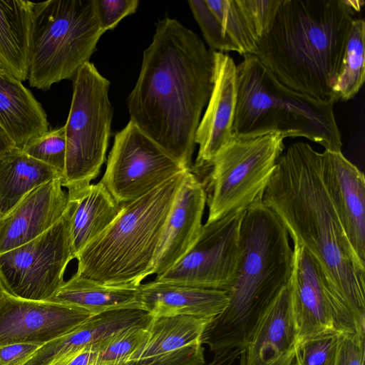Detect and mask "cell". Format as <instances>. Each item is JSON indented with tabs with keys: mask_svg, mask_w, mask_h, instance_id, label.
Returning a JSON list of instances; mask_svg holds the SVG:
<instances>
[{
	"mask_svg": "<svg viewBox=\"0 0 365 365\" xmlns=\"http://www.w3.org/2000/svg\"><path fill=\"white\" fill-rule=\"evenodd\" d=\"M214 73V51L193 31L165 17L157 23L127 99L130 120L187 170Z\"/></svg>",
	"mask_w": 365,
	"mask_h": 365,
	"instance_id": "1",
	"label": "cell"
},
{
	"mask_svg": "<svg viewBox=\"0 0 365 365\" xmlns=\"http://www.w3.org/2000/svg\"><path fill=\"white\" fill-rule=\"evenodd\" d=\"M322 153L290 144L279 158L262 195L288 235L322 264L365 332V264L350 245L321 176Z\"/></svg>",
	"mask_w": 365,
	"mask_h": 365,
	"instance_id": "2",
	"label": "cell"
},
{
	"mask_svg": "<svg viewBox=\"0 0 365 365\" xmlns=\"http://www.w3.org/2000/svg\"><path fill=\"white\" fill-rule=\"evenodd\" d=\"M355 14L348 0H281L255 56L285 86L334 104Z\"/></svg>",
	"mask_w": 365,
	"mask_h": 365,
	"instance_id": "3",
	"label": "cell"
},
{
	"mask_svg": "<svg viewBox=\"0 0 365 365\" xmlns=\"http://www.w3.org/2000/svg\"><path fill=\"white\" fill-rule=\"evenodd\" d=\"M240 242L242 256L227 292V306L211 320L200 339L214 353L242 347L293 273L294 252L287 231L262 198L245 210Z\"/></svg>",
	"mask_w": 365,
	"mask_h": 365,
	"instance_id": "4",
	"label": "cell"
},
{
	"mask_svg": "<svg viewBox=\"0 0 365 365\" xmlns=\"http://www.w3.org/2000/svg\"><path fill=\"white\" fill-rule=\"evenodd\" d=\"M186 172L124 203L113 222L78 254L75 274L106 286L139 287L151 275L166 217Z\"/></svg>",
	"mask_w": 365,
	"mask_h": 365,
	"instance_id": "5",
	"label": "cell"
},
{
	"mask_svg": "<svg viewBox=\"0 0 365 365\" xmlns=\"http://www.w3.org/2000/svg\"><path fill=\"white\" fill-rule=\"evenodd\" d=\"M237 85L234 135L276 132L341 151L334 104L285 86L254 55L245 56L237 66Z\"/></svg>",
	"mask_w": 365,
	"mask_h": 365,
	"instance_id": "6",
	"label": "cell"
},
{
	"mask_svg": "<svg viewBox=\"0 0 365 365\" xmlns=\"http://www.w3.org/2000/svg\"><path fill=\"white\" fill-rule=\"evenodd\" d=\"M103 31L95 0L33 2L28 77L31 86L48 91L73 79L96 51Z\"/></svg>",
	"mask_w": 365,
	"mask_h": 365,
	"instance_id": "7",
	"label": "cell"
},
{
	"mask_svg": "<svg viewBox=\"0 0 365 365\" xmlns=\"http://www.w3.org/2000/svg\"><path fill=\"white\" fill-rule=\"evenodd\" d=\"M284 138L269 132L234 135L214 159L205 183L207 222L246 210L262 198L284 152Z\"/></svg>",
	"mask_w": 365,
	"mask_h": 365,
	"instance_id": "8",
	"label": "cell"
},
{
	"mask_svg": "<svg viewBox=\"0 0 365 365\" xmlns=\"http://www.w3.org/2000/svg\"><path fill=\"white\" fill-rule=\"evenodd\" d=\"M73 80L64 125L66 156L62 184L67 190L86 187L98 176L106 160L113 117L110 81L93 63H86Z\"/></svg>",
	"mask_w": 365,
	"mask_h": 365,
	"instance_id": "9",
	"label": "cell"
},
{
	"mask_svg": "<svg viewBox=\"0 0 365 365\" xmlns=\"http://www.w3.org/2000/svg\"><path fill=\"white\" fill-rule=\"evenodd\" d=\"M73 259L66 210L44 233L0 254V281L11 296L48 301L64 282L66 269Z\"/></svg>",
	"mask_w": 365,
	"mask_h": 365,
	"instance_id": "10",
	"label": "cell"
},
{
	"mask_svg": "<svg viewBox=\"0 0 365 365\" xmlns=\"http://www.w3.org/2000/svg\"><path fill=\"white\" fill-rule=\"evenodd\" d=\"M245 210H237L202 225L198 239L158 282L227 292L242 256L240 227Z\"/></svg>",
	"mask_w": 365,
	"mask_h": 365,
	"instance_id": "11",
	"label": "cell"
},
{
	"mask_svg": "<svg viewBox=\"0 0 365 365\" xmlns=\"http://www.w3.org/2000/svg\"><path fill=\"white\" fill-rule=\"evenodd\" d=\"M185 170L130 120L114 137L100 182L124 204Z\"/></svg>",
	"mask_w": 365,
	"mask_h": 365,
	"instance_id": "12",
	"label": "cell"
},
{
	"mask_svg": "<svg viewBox=\"0 0 365 365\" xmlns=\"http://www.w3.org/2000/svg\"><path fill=\"white\" fill-rule=\"evenodd\" d=\"M293 252L292 303L299 344L331 330L365 335L319 261L299 244L294 243Z\"/></svg>",
	"mask_w": 365,
	"mask_h": 365,
	"instance_id": "13",
	"label": "cell"
},
{
	"mask_svg": "<svg viewBox=\"0 0 365 365\" xmlns=\"http://www.w3.org/2000/svg\"><path fill=\"white\" fill-rule=\"evenodd\" d=\"M92 317L80 308L20 299L6 293L0 300V346L43 345L73 331Z\"/></svg>",
	"mask_w": 365,
	"mask_h": 365,
	"instance_id": "14",
	"label": "cell"
},
{
	"mask_svg": "<svg viewBox=\"0 0 365 365\" xmlns=\"http://www.w3.org/2000/svg\"><path fill=\"white\" fill-rule=\"evenodd\" d=\"M214 57L213 88L195 136L199 149L190 170L195 175L210 171L215 157L234 136L237 65L227 53L214 51Z\"/></svg>",
	"mask_w": 365,
	"mask_h": 365,
	"instance_id": "15",
	"label": "cell"
},
{
	"mask_svg": "<svg viewBox=\"0 0 365 365\" xmlns=\"http://www.w3.org/2000/svg\"><path fill=\"white\" fill-rule=\"evenodd\" d=\"M299 346L290 279L240 349V365H298Z\"/></svg>",
	"mask_w": 365,
	"mask_h": 365,
	"instance_id": "16",
	"label": "cell"
},
{
	"mask_svg": "<svg viewBox=\"0 0 365 365\" xmlns=\"http://www.w3.org/2000/svg\"><path fill=\"white\" fill-rule=\"evenodd\" d=\"M206 200L203 184L187 170L166 217L150 274L165 273L195 245L202 230Z\"/></svg>",
	"mask_w": 365,
	"mask_h": 365,
	"instance_id": "17",
	"label": "cell"
},
{
	"mask_svg": "<svg viewBox=\"0 0 365 365\" xmlns=\"http://www.w3.org/2000/svg\"><path fill=\"white\" fill-rule=\"evenodd\" d=\"M324 186L355 253L365 264V179L341 152L322 153Z\"/></svg>",
	"mask_w": 365,
	"mask_h": 365,
	"instance_id": "18",
	"label": "cell"
},
{
	"mask_svg": "<svg viewBox=\"0 0 365 365\" xmlns=\"http://www.w3.org/2000/svg\"><path fill=\"white\" fill-rule=\"evenodd\" d=\"M67 192L61 178L31 190L0 218V254L24 245L44 233L63 216Z\"/></svg>",
	"mask_w": 365,
	"mask_h": 365,
	"instance_id": "19",
	"label": "cell"
},
{
	"mask_svg": "<svg viewBox=\"0 0 365 365\" xmlns=\"http://www.w3.org/2000/svg\"><path fill=\"white\" fill-rule=\"evenodd\" d=\"M139 291L143 309L152 317L190 315L214 318L228 304L225 291L156 280L140 284Z\"/></svg>",
	"mask_w": 365,
	"mask_h": 365,
	"instance_id": "20",
	"label": "cell"
},
{
	"mask_svg": "<svg viewBox=\"0 0 365 365\" xmlns=\"http://www.w3.org/2000/svg\"><path fill=\"white\" fill-rule=\"evenodd\" d=\"M67 212L75 259L92 240L116 218L123 205L118 202L100 181L67 190Z\"/></svg>",
	"mask_w": 365,
	"mask_h": 365,
	"instance_id": "21",
	"label": "cell"
},
{
	"mask_svg": "<svg viewBox=\"0 0 365 365\" xmlns=\"http://www.w3.org/2000/svg\"><path fill=\"white\" fill-rule=\"evenodd\" d=\"M0 126L19 150L48 130L47 116L40 103L21 81L2 71Z\"/></svg>",
	"mask_w": 365,
	"mask_h": 365,
	"instance_id": "22",
	"label": "cell"
},
{
	"mask_svg": "<svg viewBox=\"0 0 365 365\" xmlns=\"http://www.w3.org/2000/svg\"><path fill=\"white\" fill-rule=\"evenodd\" d=\"M48 301L82 309L92 316L115 310H143L139 287L106 286L75 274Z\"/></svg>",
	"mask_w": 365,
	"mask_h": 365,
	"instance_id": "23",
	"label": "cell"
},
{
	"mask_svg": "<svg viewBox=\"0 0 365 365\" xmlns=\"http://www.w3.org/2000/svg\"><path fill=\"white\" fill-rule=\"evenodd\" d=\"M33 2L0 0V61L20 81L28 77Z\"/></svg>",
	"mask_w": 365,
	"mask_h": 365,
	"instance_id": "24",
	"label": "cell"
},
{
	"mask_svg": "<svg viewBox=\"0 0 365 365\" xmlns=\"http://www.w3.org/2000/svg\"><path fill=\"white\" fill-rule=\"evenodd\" d=\"M62 175L14 148L0 158V218L36 187Z\"/></svg>",
	"mask_w": 365,
	"mask_h": 365,
	"instance_id": "25",
	"label": "cell"
},
{
	"mask_svg": "<svg viewBox=\"0 0 365 365\" xmlns=\"http://www.w3.org/2000/svg\"><path fill=\"white\" fill-rule=\"evenodd\" d=\"M212 319L190 315L152 317L145 328L148 338L138 359L159 356L200 342L205 328Z\"/></svg>",
	"mask_w": 365,
	"mask_h": 365,
	"instance_id": "26",
	"label": "cell"
},
{
	"mask_svg": "<svg viewBox=\"0 0 365 365\" xmlns=\"http://www.w3.org/2000/svg\"><path fill=\"white\" fill-rule=\"evenodd\" d=\"M365 21L354 19L346 46L341 68L333 88L336 101L352 99L364 82Z\"/></svg>",
	"mask_w": 365,
	"mask_h": 365,
	"instance_id": "27",
	"label": "cell"
},
{
	"mask_svg": "<svg viewBox=\"0 0 365 365\" xmlns=\"http://www.w3.org/2000/svg\"><path fill=\"white\" fill-rule=\"evenodd\" d=\"M148 338L145 327L132 326L97 342L94 365H124L138 360Z\"/></svg>",
	"mask_w": 365,
	"mask_h": 365,
	"instance_id": "28",
	"label": "cell"
},
{
	"mask_svg": "<svg viewBox=\"0 0 365 365\" xmlns=\"http://www.w3.org/2000/svg\"><path fill=\"white\" fill-rule=\"evenodd\" d=\"M240 55H255L258 41L238 0H205Z\"/></svg>",
	"mask_w": 365,
	"mask_h": 365,
	"instance_id": "29",
	"label": "cell"
},
{
	"mask_svg": "<svg viewBox=\"0 0 365 365\" xmlns=\"http://www.w3.org/2000/svg\"><path fill=\"white\" fill-rule=\"evenodd\" d=\"M21 150L29 156L56 170L63 179L66 156L64 125L47 130L28 143Z\"/></svg>",
	"mask_w": 365,
	"mask_h": 365,
	"instance_id": "30",
	"label": "cell"
},
{
	"mask_svg": "<svg viewBox=\"0 0 365 365\" xmlns=\"http://www.w3.org/2000/svg\"><path fill=\"white\" fill-rule=\"evenodd\" d=\"M188 4L210 49L225 53L229 51L237 52L235 46L225 33L220 22L208 7L205 0H191Z\"/></svg>",
	"mask_w": 365,
	"mask_h": 365,
	"instance_id": "31",
	"label": "cell"
},
{
	"mask_svg": "<svg viewBox=\"0 0 365 365\" xmlns=\"http://www.w3.org/2000/svg\"><path fill=\"white\" fill-rule=\"evenodd\" d=\"M339 333L331 330L304 340L299 344L298 365H333Z\"/></svg>",
	"mask_w": 365,
	"mask_h": 365,
	"instance_id": "32",
	"label": "cell"
},
{
	"mask_svg": "<svg viewBox=\"0 0 365 365\" xmlns=\"http://www.w3.org/2000/svg\"><path fill=\"white\" fill-rule=\"evenodd\" d=\"M238 1L257 41H259L269 31L281 0Z\"/></svg>",
	"mask_w": 365,
	"mask_h": 365,
	"instance_id": "33",
	"label": "cell"
},
{
	"mask_svg": "<svg viewBox=\"0 0 365 365\" xmlns=\"http://www.w3.org/2000/svg\"><path fill=\"white\" fill-rule=\"evenodd\" d=\"M204 348L200 342L159 356L131 361L124 365H205Z\"/></svg>",
	"mask_w": 365,
	"mask_h": 365,
	"instance_id": "34",
	"label": "cell"
},
{
	"mask_svg": "<svg viewBox=\"0 0 365 365\" xmlns=\"http://www.w3.org/2000/svg\"><path fill=\"white\" fill-rule=\"evenodd\" d=\"M100 26L105 33L113 30L125 16L135 12L138 0H95Z\"/></svg>",
	"mask_w": 365,
	"mask_h": 365,
	"instance_id": "35",
	"label": "cell"
},
{
	"mask_svg": "<svg viewBox=\"0 0 365 365\" xmlns=\"http://www.w3.org/2000/svg\"><path fill=\"white\" fill-rule=\"evenodd\" d=\"M365 335L339 333V344L333 365H364Z\"/></svg>",
	"mask_w": 365,
	"mask_h": 365,
	"instance_id": "36",
	"label": "cell"
},
{
	"mask_svg": "<svg viewBox=\"0 0 365 365\" xmlns=\"http://www.w3.org/2000/svg\"><path fill=\"white\" fill-rule=\"evenodd\" d=\"M41 346L29 343L0 346V365H22Z\"/></svg>",
	"mask_w": 365,
	"mask_h": 365,
	"instance_id": "37",
	"label": "cell"
},
{
	"mask_svg": "<svg viewBox=\"0 0 365 365\" xmlns=\"http://www.w3.org/2000/svg\"><path fill=\"white\" fill-rule=\"evenodd\" d=\"M233 363V356L229 352L222 351L215 353L212 361L205 365H232Z\"/></svg>",
	"mask_w": 365,
	"mask_h": 365,
	"instance_id": "38",
	"label": "cell"
},
{
	"mask_svg": "<svg viewBox=\"0 0 365 365\" xmlns=\"http://www.w3.org/2000/svg\"><path fill=\"white\" fill-rule=\"evenodd\" d=\"M14 148L13 143L0 126V158L4 157Z\"/></svg>",
	"mask_w": 365,
	"mask_h": 365,
	"instance_id": "39",
	"label": "cell"
},
{
	"mask_svg": "<svg viewBox=\"0 0 365 365\" xmlns=\"http://www.w3.org/2000/svg\"><path fill=\"white\" fill-rule=\"evenodd\" d=\"M5 294H6V291L0 281V300L2 299V297L4 296Z\"/></svg>",
	"mask_w": 365,
	"mask_h": 365,
	"instance_id": "40",
	"label": "cell"
},
{
	"mask_svg": "<svg viewBox=\"0 0 365 365\" xmlns=\"http://www.w3.org/2000/svg\"><path fill=\"white\" fill-rule=\"evenodd\" d=\"M0 71H4V72H6L9 73L6 67L4 66V65L2 63V62L1 61H0Z\"/></svg>",
	"mask_w": 365,
	"mask_h": 365,
	"instance_id": "41",
	"label": "cell"
}]
</instances>
